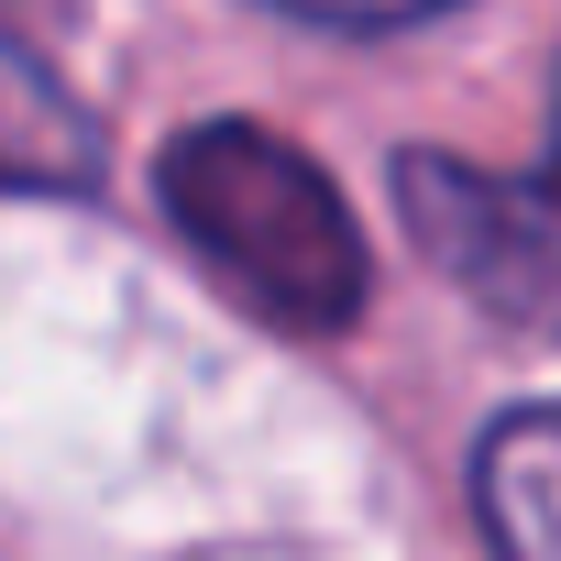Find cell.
I'll use <instances>...</instances> for the list:
<instances>
[{
  "label": "cell",
  "instance_id": "obj_1",
  "mask_svg": "<svg viewBox=\"0 0 561 561\" xmlns=\"http://www.w3.org/2000/svg\"><path fill=\"white\" fill-rule=\"evenodd\" d=\"M154 198L165 231L220 275V287L287 342H331L364 320L375 298V242L353 220V198L331 187L320 154H298L275 122L209 111L154 154Z\"/></svg>",
  "mask_w": 561,
  "mask_h": 561
},
{
  "label": "cell",
  "instance_id": "obj_2",
  "mask_svg": "<svg viewBox=\"0 0 561 561\" xmlns=\"http://www.w3.org/2000/svg\"><path fill=\"white\" fill-rule=\"evenodd\" d=\"M397 209H408V242L484 320L561 342V111L528 165H473V154H430V144L397 154Z\"/></svg>",
  "mask_w": 561,
  "mask_h": 561
},
{
  "label": "cell",
  "instance_id": "obj_3",
  "mask_svg": "<svg viewBox=\"0 0 561 561\" xmlns=\"http://www.w3.org/2000/svg\"><path fill=\"white\" fill-rule=\"evenodd\" d=\"M111 165L89 100L0 23V198H89Z\"/></svg>",
  "mask_w": 561,
  "mask_h": 561
},
{
  "label": "cell",
  "instance_id": "obj_4",
  "mask_svg": "<svg viewBox=\"0 0 561 561\" xmlns=\"http://www.w3.org/2000/svg\"><path fill=\"white\" fill-rule=\"evenodd\" d=\"M473 528L506 561H561V397L484 419V440H473Z\"/></svg>",
  "mask_w": 561,
  "mask_h": 561
},
{
  "label": "cell",
  "instance_id": "obj_5",
  "mask_svg": "<svg viewBox=\"0 0 561 561\" xmlns=\"http://www.w3.org/2000/svg\"><path fill=\"white\" fill-rule=\"evenodd\" d=\"M264 12H287L309 34H419V23L451 12V0H264Z\"/></svg>",
  "mask_w": 561,
  "mask_h": 561
}]
</instances>
